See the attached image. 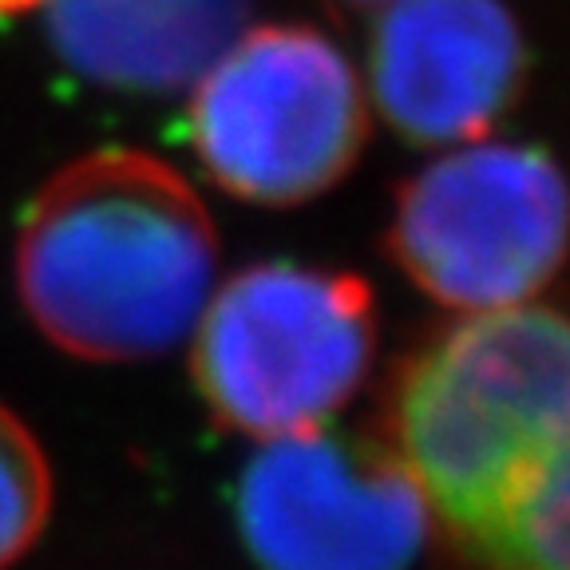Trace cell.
<instances>
[{"label": "cell", "mask_w": 570, "mask_h": 570, "mask_svg": "<svg viewBox=\"0 0 570 570\" xmlns=\"http://www.w3.org/2000/svg\"><path fill=\"white\" fill-rule=\"evenodd\" d=\"M384 444L472 570H570V317H455L404 356Z\"/></svg>", "instance_id": "cell-1"}, {"label": "cell", "mask_w": 570, "mask_h": 570, "mask_svg": "<svg viewBox=\"0 0 570 570\" xmlns=\"http://www.w3.org/2000/svg\"><path fill=\"white\" fill-rule=\"evenodd\" d=\"M218 285V234L175 167L107 147L48 178L17 234V294L60 353L124 365L190 341Z\"/></svg>", "instance_id": "cell-2"}, {"label": "cell", "mask_w": 570, "mask_h": 570, "mask_svg": "<svg viewBox=\"0 0 570 570\" xmlns=\"http://www.w3.org/2000/svg\"><path fill=\"white\" fill-rule=\"evenodd\" d=\"M373 356L365 277L297 262H258L214 285L190 333L206 412L254 444L330 428L368 381Z\"/></svg>", "instance_id": "cell-3"}, {"label": "cell", "mask_w": 570, "mask_h": 570, "mask_svg": "<svg viewBox=\"0 0 570 570\" xmlns=\"http://www.w3.org/2000/svg\"><path fill=\"white\" fill-rule=\"evenodd\" d=\"M384 249L455 317L531 305L570 262V178L531 142L448 147L401 187Z\"/></svg>", "instance_id": "cell-4"}, {"label": "cell", "mask_w": 570, "mask_h": 570, "mask_svg": "<svg viewBox=\"0 0 570 570\" xmlns=\"http://www.w3.org/2000/svg\"><path fill=\"white\" fill-rule=\"evenodd\" d=\"M365 139V83L317 28H246L190 83V147L242 203L321 198L356 167Z\"/></svg>", "instance_id": "cell-5"}, {"label": "cell", "mask_w": 570, "mask_h": 570, "mask_svg": "<svg viewBox=\"0 0 570 570\" xmlns=\"http://www.w3.org/2000/svg\"><path fill=\"white\" fill-rule=\"evenodd\" d=\"M234 519L262 570H409L432 515L384 436L330 428L258 444Z\"/></svg>", "instance_id": "cell-6"}, {"label": "cell", "mask_w": 570, "mask_h": 570, "mask_svg": "<svg viewBox=\"0 0 570 570\" xmlns=\"http://www.w3.org/2000/svg\"><path fill=\"white\" fill-rule=\"evenodd\" d=\"M523 28L503 0H392L368 45L384 124L416 147L488 139L527 88Z\"/></svg>", "instance_id": "cell-7"}, {"label": "cell", "mask_w": 570, "mask_h": 570, "mask_svg": "<svg viewBox=\"0 0 570 570\" xmlns=\"http://www.w3.org/2000/svg\"><path fill=\"white\" fill-rule=\"evenodd\" d=\"M254 0H45L48 40L83 80L127 96L183 91L246 32Z\"/></svg>", "instance_id": "cell-8"}, {"label": "cell", "mask_w": 570, "mask_h": 570, "mask_svg": "<svg viewBox=\"0 0 570 570\" xmlns=\"http://www.w3.org/2000/svg\"><path fill=\"white\" fill-rule=\"evenodd\" d=\"M56 488L36 432L0 404V570H12L48 531Z\"/></svg>", "instance_id": "cell-9"}, {"label": "cell", "mask_w": 570, "mask_h": 570, "mask_svg": "<svg viewBox=\"0 0 570 570\" xmlns=\"http://www.w3.org/2000/svg\"><path fill=\"white\" fill-rule=\"evenodd\" d=\"M45 0H0V17H12V12H28V9H40Z\"/></svg>", "instance_id": "cell-10"}, {"label": "cell", "mask_w": 570, "mask_h": 570, "mask_svg": "<svg viewBox=\"0 0 570 570\" xmlns=\"http://www.w3.org/2000/svg\"><path fill=\"white\" fill-rule=\"evenodd\" d=\"M330 4H341V9H384L392 0H330Z\"/></svg>", "instance_id": "cell-11"}]
</instances>
